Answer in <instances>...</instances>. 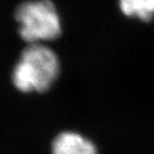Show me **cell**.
<instances>
[{
	"mask_svg": "<svg viewBox=\"0 0 154 154\" xmlns=\"http://www.w3.org/2000/svg\"><path fill=\"white\" fill-rule=\"evenodd\" d=\"M60 72L55 51L43 44H29L12 72V82L24 93L44 92L51 88Z\"/></svg>",
	"mask_w": 154,
	"mask_h": 154,
	"instance_id": "cell-1",
	"label": "cell"
},
{
	"mask_svg": "<svg viewBox=\"0 0 154 154\" xmlns=\"http://www.w3.org/2000/svg\"><path fill=\"white\" fill-rule=\"evenodd\" d=\"M20 38L29 44H43L61 34V18L51 0H28L15 11Z\"/></svg>",
	"mask_w": 154,
	"mask_h": 154,
	"instance_id": "cell-2",
	"label": "cell"
},
{
	"mask_svg": "<svg viewBox=\"0 0 154 154\" xmlns=\"http://www.w3.org/2000/svg\"><path fill=\"white\" fill-rule=\"evenodd\" d=\"M51 154H97L92 141L75 132L60 133L54 139Z\"/></svg>",
	"mask_w": 154,
	"mask_h": 154,
	"instance_id": "cell-3",
	"label": "cell"
},
{
	"mask_svg": "<svg viewBox=\"0 0 154 154\" xmlns=\"http://www.w3.org/2000/svg\"><path fill=\"white\" fill-rule=\"evenodd\" d=\"M125 16L149 22L154 17V0H118Z\"/></svg>",
	"mask_w": 154,
	"mask_h": 154,
	"instance_id": "cell-4",
	"label": "cell"
}]
</instances>
